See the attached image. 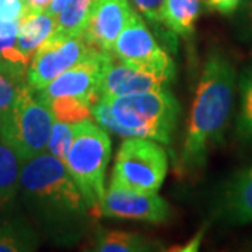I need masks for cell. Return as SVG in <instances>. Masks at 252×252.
<instances>
[{"label": "cell", "instance_id": "obj_31", "mask_svg": "<svg viewBox=\"0 0 252 252\" xmlns=\"http://www.w3.org/2000/svg\"><path fill=\"white\" fill-rule=\"evenodd\" d=\"M67 1H69V0H52L51 4H49V7L46 9V11H48L52 17L56 18L58 17V14L63 10V7L67 4Z\"/></svg>", "mask_w": 252, "mask_h": 252}, {"label": "cell", "instance_id": "obj_28", "mask_svg": "<svg viewBox=\"0 0 252 252\" xmlns=\"http://www.w3.org/2000/svg\"><path fill=\"white\" fill-rule=\"evenodd\" d=\"M243 0H203V9L209 13L231 16L238 11Z\"/></svg>", "mask_w": 252, "mask_h": 252}, {"label": "cell", "instance_id": "obj_2", "mask_svg": "<svg viewBox=\"0 0 252 252\" xmlns=\"http://www.w3.org/2000/svg\"><path fill=\"white\" fill-rule=\"evenodd\" d=\"M237 72L221 49H212L203 63L189 111L185 139L177 160L182 178L203 171L209 153L221 143L234 105Z\"/></svg>", "mask_w": 252, "mask_h": 252}, {"label": "cell", "instance_id": "obj_9", "mask_svg": "<svg viewBox=\"0 0 252 252\" xmlns=\"http://www.w3.org/2000/svg\"><path fill=\"white\" fill-rule=\"evenodd\" d=\"M112 54L95 51L89 58L55 77L42 90L35 91L38 99L48 107L51 101L61 97H73L93 104L99 97V83L104 66Z\"/></svg>", "mask_w": 252, "mask_h": 252}, {"label": "cell", "instance_id": "obj_1", "mask_svg": "<svg viewBox=\"0 0 252 252\" xmlns=\"http://www.w3.org/2000/svg\"><path fill=\"white\" fill-rule=\"evenodd\" d=\"M18 198L42 233L58 244L79 241L95 219L64 162L51 153L21 164Z\"/></svg>", "mask_w": 252, "mask_h": 252}, {"label": "cell", "instance_id": "obj_3", "mask_svg": "<svg viewBox=\"0 0 252 252\" xmlns=\"http://www.w3.org/2000/svg\"><path fill=\"white\" fill-rule=\"evenodd\" d=\"M181 105L167 89L119 97H98L91 104V118L102 129L121 137H147L171 143Z\"/></svg>", "mask_w": 252, "mask_h": 252}, {"label": "cell", "instance_id": "obj_6", "mask_svg": "<svg viewBox=\"0 0 252 252\" xmlns=\"http://www.w3.org/2000/svg\"><path fill=\"white\" fill-rule=\"evenodd\" d=\"M168 171V157L161 144L147 137H125L111 172L109 187L140 193H157Z\"/></svg>", "mask_w": 252, "mask_h": 252}, {"label": "cell", "instance_id": "obj_13", "mask_svg": "<svg viewBox=\"0 0 252 252\" xmlns=\"http://www.w3.org/2000/svg\"><path fill=\"white\" fill-rule=\"evenodd\" d=\"M168 83L152 73L140 70L111 56L102 70L99 97H119L142 91L167 89Z\"/></svg>", "mask_w": 252, "mask_h": 252}, {"label": "cell", "instance_id": "obj_15", "mask_svg": "<svg viewBox=\"0 0 252 252\" xmlns=\"http://www.w3.org/2000/svg\"><path fill=\"white\" fill-rule=\"evenodd\" d=\"M21 164L14 150L0 139V217L11 215L16 206Z\"/></svg>", "mask_w": 252, "mask_h": 252}, {"label": "cell", "instance_id": "obj_30", "mask_svg": "<svg viewBox=\"0 0 252 252\" xmlns=\"http://www.w3.org/2000/svg\"><path fill=\"white\" fill-rule=\"evenodd\" d=\"M52 0H27L28 10L27 11H32V13H41V11H46L49 7Z\"/></svg>", "mask_w": 252, "mask_h": 252}, {"label": "cell", "instance_id": "obj_22", "mask_svg": "<svg viewBox=\"0 0 252 252\" xmlns=\"http://www.w3.org/2000/svg\"><path fill=\"white\" fill-rule=\"evenodd\" d=\"M55 121L66 124H77L84 119L91 118V104L86 99L61 97L48 104Z\"/></svg>", "mask_w": 252, "mask_h": 252}, {"label": "cell", "instance_id": "obj_20", "mask_svg": "<svg viewBox=\"0 0 252 252\" xmlns=\"http://www.w3.org/2000/svg\"><path fill=\"white\" fill-rule=\"evenodd\" d=\"M238 111L235 118V137L244 144H252V63L237 77Z\"/></svg>", "mask_w": 252, "mask_h": 252}, {"label": "cell", "instance_id": "obj_23", "mask_svg": "<svg viewBox=\"0 0 252 252\" xmlns=\"http://www.w3.org/2000/svg\"><path fill=\"white\" fill-rule=\"evenodd\" d=\"M73 137H74V124L55 121L46 152L64 162L67 152L70 149V144L73 142Z\"/></svg>", "mask_w": 252, "mask_h": 252}, {"label": "cell", "instance_id": "obj_12", "mask_svg": "<svg viewBox=\"0 0 252 252\" xmlns=\"http://www.w3.org/2000/svg\"><path fill=\"white\" fill-rule=\"evenodd\" d=\"M212 215L219 224L227 227L252 223V165L225 181L215 200Z\"/></svg>", "mask_w": 252, "mask_h": 252}, {"label": "cell", "instance_id": "obj_19", "mask_svg": "<svg viewBox=\"0 0 252 252\" xmlns=\"http://www.w3.org/2000/svg\"><path fill=\"white\" fill-rule=\"evenodd\" d=\"M93 247L97 252H147L156 250V244L142 234L121 230H99Z\"/></svg>", "mask_w": 252, "mask_h": 252}, {"label": "cell", "instance_id": "obj_14", "mask_svg": "<svg viewBox=\"0 0 252 252\" xmlns=\"http://www.w3.org/2000/svg\"><path fill=\"white\" fill-rule=\"evenodd\" d=\"M202 7L203 0H165L161 11L162 26L174 35L189 39L195 34Z\"/></svg>", "mask_w": 252, "mask_h": 252}, {"label": "cell", "instance_id": "obj_27", "mask_svg": "<svg viewBox=\"0 0 252 252\" xmlns=\"http://www.w3.org/2000/svg\"><path fill=\"white\" fill-rule=\"evenodd\" d=\"M27 10V0H0V17L4 20L20 21Z\"/></svg>", "mask_w": 252, "mask_h": 252}, {"label": "cell", "instance_id": "obj_5", "mask_svg": "<svg viewBox=\"0 0 252 252\" xmlns=\"http://www.w3.org/2000/svg\"><path fill=\"white\" fill-rule=\"evenodd\" d=\"M54 122L52 112L27 84L9 112L0 118V139L26 162L46 153Z\"/></svg>", "mask_w": 252, "mask_h": 252}, {"label": "cell", "instance_id": "obj_29", "mask_svg": "<svg viewBox=\"0 0 252 252\" xmlns=\"http://www.w3.org/2000/svg\"><path fill=\"white\" fill-rule=\"evenodd\" d=\"M205 230L206 228H200L198 233L195 234V237L189 241V243L184 244L181 248L175 247V248H171V251H181V252H192V251H198L199 245L203 240V235H205Z\"/></svg>", "mask_w": 252, "mask_h": 252}, {"label": "cell", "instance_id": "obj_18", "mask_svg": "<svg viewBox=\"0 0 252 252\" xmlns=\"http://www.w3.org/2000/svg\"><path fill=\"white\" fill-rule=\"evenodd\" d=\"M18 21L0 17V69L27 80L31 58L24 55L17 46Z\"/></svg>", "mask_w": 252, "mask_h": 252}, {"label": "cell", "instance_id": "obj_10", "mask_svg": "<svg viewBox=\"0 0 252 252\" xmlns=\"http://www.w3.org/2000/svg\"><path fill=\"white\" fill-rule=\"evenodd\" d=\"M99 215L109 219L161 224L171 219L172 210L168 202L158 193H140L119 187H109L105 190Z\"/></svg>", "mask_w": 252, "mask_h": 252}, {"label": "cell", "instance_id": "obj_8", "mask_svg": "<svg viewBox=\"0 0 252 252\" xmlns=\"http://www.w3.org/2000/svg\"><path fill=\"white\" fill-rule=\"evenodd\" d=\"M95 51L98 49L89 45L83 35L67 36L52 31L31 58L27 72L28 86L34 91L42 90L61 73Z\"/></svg>", "mask_w": 252, "mask_h": 252}, {"label": "cell", "instance_id": "obj_26", "mask_svg": "<svg viewBox=\"0 0 252 252\" xmlns=\"http://www.w3.org/2000/svg\"><path fill=\"white\" fill-rule=\"evenodd\" d=\"M132 1L137 11H140L150 24H153L154 27L162 26L161 11L165 0H132Z\"/></svg>", "mask_w": 252, "mask_h": 252}, {"label": "cell", "instance_id": "obj_16", "mask_svg": "<svg viewBox=\"0 0 252 252\" xmlns=\"http://www.w3.org/2000/svg\"><path fill=\"white\" fill-rule=\"evenodd\" d=\"M39 244V235L24 217H0V252H31Z\"/></svg>", "mask_w": 252, "mask_h": 252}, {"label": "cell", "instance_id": "obj_25", "mask_svg": "<svg viewBox=\"0 0 252 252\" xmlns=\"http://www.w3.org/2000/svg\"><path fill=\"white\" fill-rule=\"evenodd\" d=\"M237 20V36L252 46V0H243Z\"/></svg>", "mask_w": 252, "mask_h": 252}, {"label": "cell", "instance_id": "obj_11", "mask_svg": "<svg viewBox=\"0 0 252 252\" xmlns=\"http://www.w3.org/2000/svg\"><path fill=\"white\" fill-rule=\"evenodd\" d=\"M133 7L129 0H94L83 36L101 52L112 54L118 35L124 30Z\"/></svg>", "mask_w": 252, "mask_h": 252}, {"label": "cell", "instance_id": "obj_17", "mask_svg": "<svg viewBox=\"0 0 252 252\" xmlns=\"http://www.w3.org/2000/svg\"><path fill=\"white\" fill-rule=\"evenodd\" d=\"M56 26V18L48 11L32 13L27 11L18 21L17 46L28 58H32L36 48L52 34Z\"/></svg>", "mask_w": 252, "mask_h": 252}, {"label": "cell", "instance_id": "obj_4", "mask_svg": "<svg viewBox=\"0 0 252 252\" xmlns=\"http://www.w3.org/2000/svg\"><path fill=\"white\" fill-rule=\"evenodd\" d=\"M111 158V139L98 124L84 119L74 124V137L67 152L64 165L90 209L99 217L105 196L107 167Z\"/></svg>", "mask_w": 252, "mask_h": 252}, {"label": "cell", "instance_id": "obj_24", "mask_svg": "<svg viewBox=\"0 0 252 252\" xmlns=\"http://www.w3.org/2000/svg\"><path fill=\"white\" fill-rule=\"evenodd\" d=\"M27 84V80L0 69V118L9 112L14 101L17 99L20 91Z\"/></svg>", "mask_w": 252, "mask_h": 252}, {"label": "cell", "instance_id": "obj_21", "mask_svg": "<svg viewBox=\"0 0 252 252\" xmlns=\"http://www.w3.org/2000/svg\"><path fill=\"white\" fill-rule=\"evenodd\" d=\"M94 0H69L56 17L55 32L67 36L83 35Z\"/></svg>", "mask_w": 252, "mask_h": 252}, {"label": "cell", "instance_id": "obj_7", "mask_svg": "<svg viewBox=\"0 0 252 252\" xmlns=\"http://www.w3.org/2000/svg\"><path fill=\"white\" fill-rule=\"evenodd\" d=\"M112 56L140 70L152 73L168 84L174 80L175 64L161 48L140 14L133 10L112 48Z\"/></svg>", "mask_w": 252, "mask_h": 252}]
</instances>
